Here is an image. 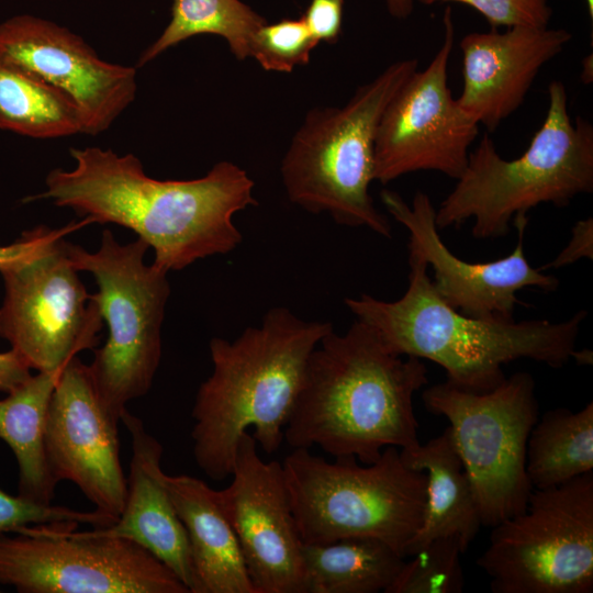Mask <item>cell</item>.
<instances>
[{
    "mask_svg": "<svg viewBox=\"0 0 593 593\" xmlns=\"http://www.w3.org/2000/svg\"><path fill=\"white\" fill-rule=\"evenodd\" d=\"M422 399L429 413L449 422L481 525L492 528L523 512L533 491L527 440L539 418L533 377L516 372L485 392L445 381L425 389Z\"/></svg>",
    "mask_w": 593,
    "mask_h": 593,
    "instance_id": "obj_9",
    "label": "cell"
},
{
    "mask_svg": "<svg viewBox=\"0 0 593 593\" xmlns=\"http://www.w3.org/2000/svg\"><path fill=\"white\" fill-rule=\"evenodd\" d=\"M571 38L564 29L527 25L465 35L459 44L463 79L459 105L494 132L522 105L539 70Z\"/></svg>",
    "mask_w": 593,
    "mask_h": 593,
    "instance_id": "obj_18",
    "label": "cell"
},
{
    "mask_svg": "<svg viewBox=\"0 0 593 593\" xmlns=\"http://www.w3.org/2000/svg\"><path fill=\"white\" fill-rule=\"evenodd\" d=\"M1 592V591H0Z\"/></svg>",
    "mask_w": 593,
    "mask_h": 593,
    "instance_id": "obj_37",
    "label": "cell"
},
{
    "mask_svg": "<svg viewBox=\"0 0 593 593\" xmlns=\"http://www.w3.org/2000/svg\"><path fill=\"white\" fill-rule=\"evenodd\" d=\"M148 249L138 237L120 244L110 230L93 253L66 242L74 267L90 272L98 284L91 299L108 325V338L93 349L88 367L101 401L119 421L128 402L149 391L161 357L170 286L166 270L145 264Z\"/></svg>",
    "mask_w": 593,
    "mask_h": 593,
    "instance_id": "obj_8",
    "label": "cell"
},
{
    "mask_svg": "<svg viewBox=\"0 0 593 593\" xmlns=\"http://www.w3.org/2000/svg\"><path fill=\"white\" fill-rule=\"evenodd\" d=\"M31 368L13 349L0 353V392L9 393L23 384Z\"/></svg>",
    "mask_w": 593,
    "mask_h": 593,
    "instance_id": "obj_34",
    "label": "cell"
},
{
    "mask_svg": "<svg viewBox=\"0 0 593 593\" xmlns=\"http://www.w3.org/2000/svg\"><path fill=\"white\" fill-rule=\"evenodd\" d=\"M89 219L54 230L26 257L0 270L4 294L0 337L37 372H59L80 351L94 349L100 309L66 251L64 236Z\"/></svg>",
    "mask_w": 593,
    "mask_h": 593,
    "instance_id": "obj_12",
    "label": "cell"
},
{
    "mask_svg": "<svg viewBox=\"0 0 593 593\" xmlns=\"http://www.w3.org/2000/svg\"><path fill=\"white\" fill-rule=\"evenodd\" d=\"M0 57L60 92L85 134L108 130L136 96L134 67L101 59L80 36L37 16L0 24Z\"/></svg>",
    "mask_w": 593,
    "mask_h": 593,
    "instance_id": "obj_15",
    "label": "cell"
},
{
    "mask_svg": "<svg viewBox=\"0 0 593 593\" xmlns=\"http://www.w3.org/2000/svg\"><path fill=\"white\" fill-rule=\"evenodd\" d=\"M304 593L387 592L404 559L374 538H344L327 544H303Z\"/></svg>",
    "mask_w": 593,
    "mask_h": 593,
    "instance_id": "obj_23",
    "label": "cell"
},
{
    "mask_svg": "<svg viewBox=\"0 0 593 593\" xmlns=\"http://www.w3.org/2000/svg\"><path fill=\"white\" fill-rule=\"evenodd\" d=\"M387 211L410 233L409 250L418 254L434 270L433 286L451 307L480 320L511 322L519 300L516 293L528 287L553 291L559 281L529 265L523 250L527 225L515 226L514 250L497 260L470 262L458 258L441 240L430 198L418 191L412 204L391 190L381 191Z\"/></svg>",
    "mask_w": 593,
    "mask_h": 593,
    "instance_id": "obj_17",
    "label": "cell"
},
{
    "mask_svg": "<svg viewBox=\"0 0 593 593\" xmlns=\"http://www.w3.org/2000/svg\"><path fill=\"white\" fill-rule=\"evenodd\" d=\"M589 14L591 19L593 18V0H585Z\"/></svg>",
    "mask_w": 593,
    "mask_h": 593,
    "instance_id": "obj_36",
    "label": "cell"
},
{
    "mask_svg": "<svg viewBox=\"0 0 593 593\" xmlns=\"http://www.w3.org/2000/svg\"><path fill=\"white\" fill-rule=\"evenodd\" d=\"M444 38L423 70H415L385 107L374 141V180L387 184L421 170L458 179L479 123L454 98L448 64L455 42L452 10L443 16Z\"/></svg>",
    "mask_w": 593,
    "mask_h": 593,
    "instance_id": "obj_13",
    "label": "cell"
},
{
    "mask_svg": "<svg viewBox=\"0 0 593 593\" xmlns=\"http://www.w3.org/2000/svg\"><path fill=\"white\" fill-rule=\"evenodd\" d=\"M389 13L396 19H406L414 10V0H384Z\"/></svg>",
    "mask_w": 593,
    "mask_h": 593,
    "instance_id": "obj_35",
    "label": "cell"
},
{
    "mask_svg": "<svg viewBox=\"0 0 593 593\" xmlns=\"http://www.w3.org/2000/svg\"><path fill=\"white\" fill-rule=\"evenodd\" d=\"M60 523L105 527L113 524L114 519L96 510L82 512L52 503H41L19 494L11 495L0 489V534L14 533L29 525Z\"/></svg>",
    "mask_w": 593,
    "mask_h": 593,
    "instance_id": "obj_29",
    "label": "cell"
},
{
    "mask_svg": "<svg viewBox=\"0 0 593 593\" xmlns=\"http://www.w3.org/2000/svg\"><path fill=\"white\" fill-rule=\"evenodd\" d=\"M47 226H36L22 233L9 245H0V270L30 255L51 233Z\"/></svg>",
    "mask_w": 593,
    "mask_h": 593,
    "instance_id": "obj_33",
    "label": "cell"
},
{
    "mask_svg": "<svg viewBox=\"0 0 593 593\" xmlns=\"http://www.w3.org/2000/svg\"><path fill=\"white\" fill-rule=\"evenodd\" d=\"M477 564L494 593H592L593 471L533 489L523 512L492 527Z\"/></svg>",
    "mask_w": 593,
    "mask_h": 593,
    "instance_id": "obj_10",
    "label": "cell"
},
{
    "mask_svg": "<svg viewBox=\"0 0 593 593\" xmlns=\"http://www.w3.org/2000/svg\"><path fill=\"white\" fill-rule=\"evenodd\" d=\"M333 329L278 306L233 342L211 339L213 371L191 412L194 460L210 479L231 477L239 438L251 428L265 452L279 449L309 358Z\"/></svg>",
    "mask_w": 593,
    "mask_h": 593,
    "instance_id": "obj_3",
    "label": "cell"
},
{
    "mask_svg": "<svg viewBox=\"0 0 593 593\" xmlns=\"http://www.w3.org/2000/svg\"><path fill=\"white\" fill-rule=\"evenodd\" d=\"M318 44L304 19H283L264 23L253 35L249 57L268 71L291 72L306 65Z\"/></svg>",
    "mask_w": 593,
    "mask_h": 593,
    "instance_id": "obj_28",
    "label": "cell"
},
{
    "mask_svg": "<svg viewBox=\"0 0 593 593\" xmlns=\"http://www.w3.org/2000/svg\"><path fill=\"white\" fill-rule=\"evenodd\" d=\"M430 5L437 2H458L473 8L492 29L515 25L548 26L552 9L548 0H417Z\"/></svg>",
    "mask_w": 593,
    "mask_h": 593,
    "instance_id": "obj_30",
    "label": "cell"
},
{
    "mask_svg": "<svg viewBox=\"0 0 593 593\" xmlns=\"http://www.w3.org/2000/svg\"><path fill=\"white\" fill-rule=\"evenodd\" d=\"M465 553L456 536L437 537L404 561L385 593H461L465 575L460 557Z\"/></svg>",
    "mask_w": 593,
    "mask_h": 593,
    "instance_id": "obj_27",
    "label": "cell"
},
{
    "mask_svg": "<svg viewBox=\"0 0 593 593\" xmlns=\"http://www.w3.org/2000/svg\"><path fill=\"white\" fill-rule=\"evenodd\" d=\"M70 155L76 166L49 171L37 198L72 209L91 223L132 230L154 249L153 264L167 272L234 250L243 238L234 215L258 204L254 181L230 161L215 164L198 179L158 180L133 154L86 147L71 148Z\"/></svg>",
    "mask_w": 593,
    "mask_h": 593,
    "instance_id": "obj_1",
    "label": "cell"
},
{
    "mask_svg": "<svg viewBox=\"0 0 593 593\" xmlns=\"http://www.w3.org/2000/svg\"><path fill=\"white\" fill-rule=\"evenodd\" d=\"M249 432L238 441L232 481L215 497L238 540L257 593H304L301 539L282 463L264 461Z\"/></svg>",
    "mask_w": 593,
    "mask_h": 593,
    "instance_id": "obj_14",
    "label": "cell"
},
{
    "mask_svg": "<svg viewBox=\"0 0 593 593\" xmlns=\"http://www.w3.org/2000/svg\"><path fill=\"white\" fill-rule=\"evenodd\" d=\"M400 454L410 468L426 474L423 522L406 549L405 558L443 536L458 537L466 552L482 525L449 427L427 443L400 450Z\"/></svg>",
    "mask_w": 593,
    "mask_h": 593,
    "instance_id": "obj_21",
    "label": "cell"
},
{
    "mask_svg": "<svg viewBox=\"0 0 593 593\" xmlns=\"http://www.w3.org/2000/svg\"><path fill=\"white\" fill-rule=\"evenodd\" d=\"M282 466L303 544L374 538L405 558L423 522L426 474L410 468L399 448H384L369 465L298 448Z\"/></svg>",
    "mask_w": 593,
    "mask_h": 593,
    "instance_id": "obj_7",
    "label": "cell"
},
{
    "mask_svg": "<svg viewBox=\"0 0 593 593\" xmlns=\"http://www.w3.org/2000/svg\"><path fill=\"white\" fill-rule=\"evenodd\" d=\"M427 384L422 359L391 351L366 323L331 331L312 351L284 427L292 449L318 446L369 465L384 448L421 443L414 394Z\"/></svg>",
    "mask_w": 593,
    "mask_h": 593,
    "instance_id": "obj_2",
    "label": "cell"
},
{
    "mask_svg": "<svg viewBox=\"0 0 593 593\" xmlns=\"http://www.w3.org/2000/svg\"><path fill=\"white\" fill-rule=\"evenodd\" d=\"M164 482L187 533L195 593H257L215 490L188 474L165 473Z\"/></svg>",
    "mask_w": 593,
    "mask_h": 593,
    "instance_id": "obj_20",
    "label": "cell"
},
{
    "mask_svg": "<svg viewBox=\"0 0 593 593\" xmlns=\"http://www.w3.org/2000/svg\"><path fill=\"white\" fill-rule=\"evenodd\" d=\"M593 471V403L577 412L549 410L530 430L526 473L533 489H547Z\"/></svg>",
    "mask_w": 593,
    "mask_h": 593,
    "instance_id": "obj_24",
    "label": "cell"
},
{
    "mask_svg": "<svg viewBox=\"0 0 593 593\" xmlns=\"http://www.w3.org/2000/svg\"><path fill=\"white\" fill-rule=\"evenodd\" d=\"M344 0H311L302 18L317 42L336 43L342 34Z\"/></svg>",
    "mask_w": 593,
    "mask_h": 593,
    "instance_id": "obj_31",
    "label": "cell"
},
{
    "mask_svg": "<svg viewBox=\"0 0 593 593\" xmlns=\"http://www.w3.org/2000/svg\"><path fill=\"white\" fill-rule=\"evenodd\" d=\"M416 69L414 58L398 60L360 86L345 105L306 114L280 168L291 202L311 213L326 212L340 225L391 237L390 221L369 193L374 141L385 107Z\"/></svg>",
    "mask_w": 593,
    "mask_h": 593,
    "instance_id": "obj_6",
    "label": "cell"
},
{
    "mask_svg": "<svg viewBox=\"0 0 593 593\" xmlns=\"http://www.w3.org/2000/svg\"><path fill=\"white\" fill-rule=\"evenodd\" d=\"M548 97L546 118L519 157H501L488 134L470 150L463 172L436 210L438 230L473 219L474 238H497L511 223L527 224V213L539 204L563 208L593 191V125L581 116L571 120L561 81L549 83Z\"/></svg>",
    "mask_w": 593,
    "mask_h": 593,
    "instance_id": "obj_5",
    "label": "cell"
},
{
    "mask_svg": "<svg viewBox=\"0 0 593 593\" xmlns=\"http://www.w3.org/2000/svg\"><path fill=\"white\" fill-rule=\"evenodd\" d=\"M581 258H593V219L578 221L571 231V238L557 257L542 269H558L574 264Z\"/></svg>",
    "mask_w": 593,
    "mask_h": 593,
    "instance_id": "obj_32",
    "label": "cell"
},
{
    "mask_svg": "<svg viewBox=\"0 0 593 593\" xmlns=\"http://www.w3.org/2000/svg\"><path fill=\"white\" fill-rule=\"evenodd\" d=\"M76 523L0 534V585L20 593H190L138 544Z\"/></svg>",
    "mask_w": 593,
    "mask_h": 593,
    "instance_id": "obj_11",
    "label": "cell"
},
{
    "mask_svg": "<svg viewBox=\"0 0 593 593\" xmlns=\"http://www.w3.org/2000/svg\"><path fill=\"white\" fill-rule=\"evenodd\" d=\"M0 128L34 138L82 133L76 109L60 92L1 57Z\"/></svg>",
    "mask_w": 593,
    "mask_h": 593,
    "instance_id": "obj_25",
    "label": "cell"
},
{
    "mask_svg": "<svg viewBox=\"0 0 593 593\" xmlns=\"http://www.w3.org/2000/svg\"><path fill=\"white\" fill-rule=\"evenodd\" d=\"M59 372H37L0 399V439L18 462V494L41 503H52L58 484L47 462L45 430Z\"/></svg>",
    "mask_w": 593,
    "mask_h": 593,
    "instance_id": "obj_22",
    "label": "cell"
},
{
    "mask_svg": "<svg viewBox=\"0 0 593 593\" xmlns=\"http://www.w3.org/2000/svg\"><path fill=\"white\" fill-rule=\"evenodd\" d=\"M120 422L128 430L132 441L124 506L113 524L94 528L144 547L164 562L190 593H195L187 533L164 482L163 445L127 409L121 414Z\"/></svg>",
    "mask_w": 593,
    "mask_h": 593,
    "instance_id": "obj_19",
    "label": "cell"
},
{
    "mask_svg": "<svg viewBox=\"0 0 593 593\" xmlns=\"http://www.w3.org/2000/svg\"><path fill=\"white\" fill-rule=\"evenodd\" d=\"M267 21L240 0H171V19L139 57L138 67L200 34L223 37L237 59L249 57L255 32Z\"/></svg>",
    "mask_w": 593,
    "mask_h": 593,
    "instance_id": "obj_26",
    "label": "cell"
},
{
    "mask_svg": "<svg viewBox=\"0 0 593 593\" xmlns=\"http://www.w3.org/2000/svg\"><path fill=\"white\" fill-rule=\"evenodd\" d=\"M409 253V287L400 299L389 302L369 294L345 299L356 318L368 324L391 351L430 360L446 371L448 382L473 392L500 384L505 379L503 366L514 360L530 359L551 368L574 360L586 311L560 322L471 317L438 295L427 262Z\"/></svg>",
    "mask_w": 593,
    "mask_h": 593,
    "instance_id": "obj_4",
    "label": "cell"
},
{
    "mask_svg": "<svg viewBox=\"0 0 593 593\" xmlns=\"http://www.w3.org/2000/svg\"><path fill=\"white\" fill-rule=\"evenodd\" d=\"M115 418L101 401L88 365L76 356L60 370L45 430L49 471L76 484L94 510L114 521L126 495Z\"/></svg>",
    "mask_w": 593,
    "mask_h": 593,
    "instance_id": "obj_16",
    "label": "cell"
}]
</instances>
